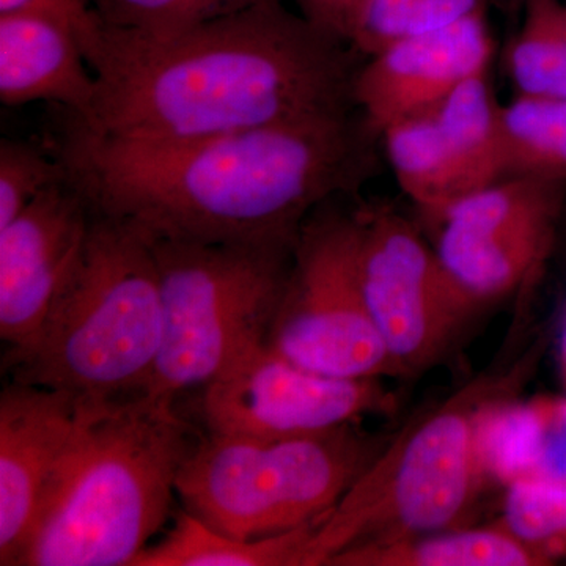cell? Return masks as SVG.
Returning <instances> with one entry per match:
<instances>
[{
  "instance_id": "cell-1",
  "label": "cell",
  "mask_w": 566,
  "mask_h": 566,
  "mask_svg": "<svg viewBox=\"0 0 566 566\" xmlns=\"http://www.w3.org/2000/svg\"><path fill=\"white\" fill-rule=\"evenodd\" d=\"M353 111L182 142L112 139L65 118L57 158L93 211L151 237L296 244L304 222L375 170Z\"/></svg>"
},
{
  "instance_id": "cell-2",
  "label": "cell",
  "mask_w": 566,
  "mask_h": 566,
  "mask_svg": "<svg viewBox=\"0 0 566 566\" xmlns=\"http://www.w3.org/2000/svg\"><path fill=\"white\" fill-rule=\"evenodd\" d=\"M359 55L281 0L169 36L104 24L91 117L66 118L112 139L182 142L353 111Z\"/></svg>"
},
{
  "instance_id": "cell-3",
  "label": "cell",
  "mask_w": 566,
  "mask_h": 566,
  "mask_svg": "<svg viewBox=\"0 0 566 566\" xmlns=\"http://www.w3.org/2000/svg\"><path fill=\"white\" fill-rule=\"evenodd\" d=\"M199 441L172 398H88L17 566H133Z\"/></svg>"
},
{
  "instance_id": "cell-4",
  "label": "cell",
  "mask_w": 566,
  "mask_h": 566,
  "mask_svg": "<svg viewBox=\"0 0 566 566\" xmlns=\"http://www.w3.org/2000/svg\"><path fill=\"white\" fill-rule=\"evenodd\" d=\"M163 333L150 237L132 222L93 211L35 342L7 363L20 385L92 400L128 397L147 392Z\"/></svg>"
},
{
  "instance_id": "cell-5",
  "label": "cell",
  "mask_w": 566,
  "mask_h": 566,
  "mask_svg": "<svg viewBox=\"0 0 566 566\" xmlns=\"http://www.w3.org/2000/svg\"><path fill=\"white\" fill-rule=\"evenodd\" d=\"M526 368L476 378L412 417L338 504L316 523L303 566H327L348 551L461 527L485 486L483 423L512 398Z\"/></svg>"
},
{
  "instance_id": "cell-6",
  "label": "cell",
  "mask_w": 566,
  "mask_h": 566,
  "mask_svg": "<svg viewBox=\"0 0 566 566\" xmlns=\"http://www.w3.org/2000/svg\"><path fill=\"white\" fill-rule=\"evenodd\" d=\"M382 449L356 423L283 439L208 433L182 464L177 495L221 534L266 538L329 513Z\"/></svg>"
},
{
  "instance_id": "cell-7",
  "label": "cell",
  "mask_w": 566,
  "mask_h": 566,
  "mask_svg": "<svg viewBox=\"0 0 566 566\" xmlns=\"http://www.w3.org/2000/svg\"><path fill=\"white\" fill-rule=\"evenodd\" d=\"M161 285V352L147 394L205 387L266 340L294 245L207 243L148 234Z\"/></svg>"
},
{
  "instance_id": "cell-8",
  "label": "cell",
  "mask_w": 566,
  "mask_h": 566,
  "mask_svg": "<svg viewBox=\"0 0 566 566\" xmlns=\"http://www.w3.org/2000/svg\"><path fill=\"white\" fill-rule=\"evenodd\" d=\"M327 205L297 234L266 344L292 363L323 375L397 376L365 301L359 211Z\"/></svg>"
},
{
  "instance_id": "cell-9",
  "label": "cell",
  "mask_w": 566,
  "mask_h": 566,
  "mask_svg": "<svg viewBox=\"0 0 566 566\" xmlns=\"http://www.w3.org/2000/svg\"><path fill=\"white\" fill-rule=\"evenodd\" d=\"M360 281L397 376L422 374L455 344L482 305L461 289L434 244L389 207L359 210Z\"/></svg>"
},
{
  "instance_id": "cell-10",
  "label": "cell",
  "mask_w": 566,
  "mask_h": 566,
  "mask_svg": "<svg viewBox=\"0 0 566 566\" xmlns=\"http://www.w3.org/2000/svg\"><path fill=\"white\" fill-rule=\"evenodd\" d=\"M202 389L200 411L208 433L241 438L322 433L397 408V395L381 378L318 374L274 352L266 340Z\"/></svg>"
},
{
  "instance_id": "cell-11",
  "label": "cell",
  "mask_w": 566,
  "mask_h": 566,
  "mask_svg": "<svg viewBox=\"0 0 566 566\" xmlns=\"http://www.w3.org/2000/svg\"><path fill=\"white\" fill-rule=\"evenodd\" d=\"M566 182L505 177L450 208L436 252L482 307L535 282L556 244Z\"/></svg>"
},
{
  "instance_id": "cell-12",
  "label": "cell",
  "mask_w": 566,
  "mask_h": 566,
  "mask_svg": "<svg viewBox=\"0 0 566 566\" xmlns=\"http://www.w3.org/2000/svg\"><path fill=\"white\" fill-rule=\"evenodd\" d=\"M501 112L485 70L381 134L395 180L427 221L438 226L465 197L506 177Z\"/></svg>"
},
{
  "instance_id": "cell-13",
  "label": "cell",
  "mask_w": 566,
  "mask_h": 566,
  "mask_svg": "<svg viewBox=\"0 0 566 566\" xmlns=\"http://www.w3.org/2000/svg\"><path fill=\"white\" fill-rule=\"evenodd\" d=\"M493 55L486 10L412 33L386 44L359 66L354 104L379 139L395 123L434 109L465 81L490 69Z\"/></svg>"
},
{
  "instance_id": "cell-14",
  "label": "cell",
  "mask_w": 566,
  "mask_h": 566,
  "mask_svg": "<svg viewBox=\"0 0 566 566\" xmlns=\"http://www.w3.org/2000/svg\"><path fill=\"white\" fill-rule=\"evenodd\" d=\"M92 212L84 193L66 178L0 229V337L9 345L7 357L35 342Z\"/></svg>"
},
{
  "instance_id": "cell-15",
  "label": "cell",
  "mask_w": 566,
  "mask_h": 566,
  "mask_svg": "<svg viewBox=\"0 0 566 566\" xmlns=\"http://www.w3.org/2000/svg\"><path fill=\"white\" fill-rule=\"evenodd\" d=\"M88 398L11 382L0 397V565L17 566Z\"/></svg>"
},
{
  "instance_id": "cell-16",
  "label": "cell",
  "mask_w": 566,
  "mask_h": 566,
  "mask_svg": "<svg viewBox=\"0 0 566 566\" xmlns=\"http://www.w3.org/2000/svg\"><path fill=\"white\" fill-rule=\"evenodd\" d=\"M80 40L46 14L0 13V102L54 103L69 117H91L96 77Z\"/></svg>"
},
{
  "instance_id": "cell-17",
  "label": "cell",
  "mask_w": 566,
  "mask_h": 566,
  "mask_svg": "<svg viewBox=\"0 0 566 566\" xmlns=\"http://www.w3.org/2000/svg\"><path fill=\"white\" fill-rule=\"evenodd\" d=\"M504 523L450 528L386 545L348 551L327 566H539L547 565Z\"/></svg>"
},
{
  "instance_id": "cell-18",
  "label": "cell",
  "mask_w": 566,
  "mask_h": 566,
  "mask_svg": "<svg viewBox=\"0 0 566 566\" xmlns=\"http://www.w3.org/2000/svg\"><path fill=\"white\" fill-rule=\"evenodd\" d=\"M319 520L266 538L238 539L185 510L169 534L145 547L133 566H303Z\"/></svg>"
},
{
  "instance_id": "cell-19",
  "label": "cell",
  "mask_w": 566,
  "mask_h": 566,
  "mask_svg": "<svg viewBox=\"0 0 566 566\" xmlns=\"http://www.w3.org/2000/svg\"><path fill=\"white\" fill-rule=\"evenodd\" d=\"M501 125L506 177L566 182V99L516 93Z\"/></svg>"
},
{
  "instance_id": "cell-20",
  "label": "cell",
  "mask_w": 566,
  "mask_h": 566,
  "mask_svg": "<svg viewBox=\"0 0 566 566\" xmlns=\"http://www.w3.org/2000/svg\"><path fill=\"white\" fill-rule=\"evenodd\" d=\"M520 3L523 22L506 50L510 80L516 93L566 99V2Z\"/></svg>"
},
{
  "instance_id": "cell-21",
  "label": "cell",
  "mask_w": 566,
  "mask_h": 566,
  "mask_svg": "<svg viewBox=\"0 0 566 566\" xmlns=\"http://www.w3.org/2000/svg\"><path fill=\"white\" fill-rule=\"evenodd\" d=\"M262 0H92L104 24L169 36L232 17Z\"/></svg>"
},
{
  "instance_id": "cell-22",
  "label": "cell",
  "mask_w": 566,
  "mask_h": 566,
  "mask_svg": "<svg viewBox=\"0 0 566 566\" xmlns=\"http://www.w3.org/2000/svg\"><path fill=\"white\" fill-rule=\"evenodd\" d=\"M504 526L549 562L566 553V483L523 479L510 483Z\"/></svg>"
},
{
  "instance_id": "cell-23",
  "label": "cell",
  "mask_w": 566,
  "mask_h": 566,
  "mask_svg": "<svg viewBox=\"0 0 566 566\" xmlns=\"http://www.w3.org/2000/svg\"><path fill=\"white\" fill-rule=\"evenodd\" d=\"M491 0H375L363 31L353 48L363 57L403 36L453 22L485 11Z\"/></svg>"
},
{
  "instance_id": "cell-24",
  "label": "cell",
  "mask_w": 566,
  "mask_h": 566,
  "mask_svg": "<svg viewBox=\"0 0 566 566\" xmlns=\"http://www.w3.org/2000/svg\"><path fill=\"white\" fill-rule=\"evenodd\" d=\"M69 178L57 156L24 140L0 142V229L13 221L44 189Z\"/></svg>"
},
{
  "instance_id": "cell-25",
  "label": "cell",
  "mask_w": 566,
  "mask_h": 566,
  "mask_svg": "<svg viewBox=\"0 0 566 566\" xmlns=\"http://www.w3.org/2000/svg\"><path fill=\"white\" fill-rule=\"evenodd\" d=\"M46 14L52 20L62 22L80 40L88 65L95 62L102 46L104 22L91 0H0V13Z\"/></svg>"
},
{
  "instance_id": "cell-26",
  "label": "cell",
  "mask_w": 566,
  "mask_h": 566,
  "mask_svg": "<svg viewBox=\"0 0 566 566\" xmlns=\"http://www.w3.org/2000/svg\"><path fill=\"white\" fill-rule=\"evenodd\" d=\"M308 22L353 46L375 0H293Z\"/></svg>"
},
{
  "instance_id": "cell-27",
  "label": "cell",
  "mask_w": 566,
  "mask_h": 566,
  "mask_svg": "<svg viewBox=\"0 0 566 566\" xmlns=\"http://www.w3.org/2000/svg\"><path fill=\"white\" fill-rule=\"evenodd\" d=\"M564 365H565V371H566V329L564 335Z\"/></svg>"
},
{
  "instance_id": "cell-28",
  "label": "cell",
  "mask_w": 566,
  "mask_h": 566,
  "mask_svg": "<svg viewBox=\"0 0 566 566\" xmlns=\"http://www.w3.org/2000/svg\"><path fill=\"white\" fill-rule=\"evenodd\" d=\"M516 2H517V3H520V2H521V0H516Z\"/></svg>"
},
{
  "instance_id": "cell-29",
  "label": "cell",
  "mask_w": 566,
  "mask_h": 566,
  "mask_svg": "<svg viewBox=\"0 0 566 566\" xmlns=\"http://www.w3.org/2000/svg\"><path fill=\"white\" fill-rule=\"evenodd\" d=\"M91 2H92V0H91Z\"/></svg>"
}]
</instances>
